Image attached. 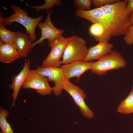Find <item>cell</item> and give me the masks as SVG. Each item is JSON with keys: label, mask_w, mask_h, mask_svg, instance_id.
I'll return each mask as SVG.
<instances>
[{"label": "cell", "mask_w": 133, "mask_h": 133, "mask_svg": "<svg viewBox=\"0 0 133 133\" xmlns=\"http://www.w3.org/2000/svg\"><path fill=\"white\" fill-rule=\"evenodd\" d=\"M89 33L96 41L99 42H109L111 38L102 25L98 23L92 25L89 29Z\"/></svg>", "instance_id": "obj_16"}, {"label": "cell", "mask_w": 133, "mask_h": 133, "mask_svg": "<svg viewBox=\"0 0 133 133\" xmlns=\"http://www.w3.org/2000/svg\"><path fill=\"white\" fill-rule=\"evenodd\" d=\"M75 14L78 17L87 20L93 23H98L101 25L111 38L116 36L113 26L100 7L86 11L77 9Z\"/></svg>", "instance_id": "obj_7"}, {"label": "cell", "mask_w": 133, "mask_h": 133, "mask_svg": "<svg viewBox=\"0 0 133 133\" xmlns=\"http://www.w3.org/2000/svg\"><path fill=\"white\" fill-rule=\"evenodd\" d=\"M93 62H84L77 61L61 66L66 80L76 77L78 81L81 76L86 71L91 70Z\"/></svg>", "instance_id": "obj_11"}, {"label": "cell", "mask_w": 133, "mask_h": 133, "mask_svg": "<svg viewBox=\"0 0 133 133\" xmlns=\"http://www.w3.org/2000/svg\"><path fill=\"white\" fill-rule=\"evenodd\" d=\"M30 60L29 58L24 60L23 68L19 73L12 78V82L9 85V88L13 90L11 97L13 101L11 107L14 106L20 88L25 81L27 73L30 70Z\"/></svg>", "instance_id": "obj_12"}, {"label": "cell", "mask_w": 133, "mask_h": 133, "mask_svg": "<svg viewBox=\"0 0 133 133\" xmlns=\"http://www.w3.org/2000/svg\"><path fill=\"white\" fill-rule=\"evenodd\" d=\"M32 42L29 36L26 34L22 32L16 33L13 45L21 58L27 57L30 50L33 48Z\"/></svg>", "instance_id": "obj_14"}, {"label": "cell", "mask_w": 133, "mask_h": 133, "mask_svg": "<svg viewBox=\"0 0 133 133\" xmlns=\"http://www.w3.org/2000/svg\"><path fill=\"white\" fill-rule=\"evenodd\" d=\"M75 5L78 9L84 11L90 10L92 0H73Z\"/></svg>", "instance_id": "obj_21"}, {"label": "cell", "mask_w": 133, "mask_h": 133, "mask_svg": "<svg viewBox=\"0 0 133 133\" xmlns=\"http://www.w3.org/2000/svg\"><path fill=\"white\" fill-rule=\"evenodd\" d=\"M4 26L0 22V41L4 43L13 45L16 33L6 29Z\"/></svg>", "instance_id": "obj_18"}, {"label": "cell", "mask_w": 133, "mask_h": 133, "mask_svg": "<svg viewBox=\"0 0 133 133\" xmlns=\"http://www.w3.org/2000/svg\"><path fill=\"white\" fill-rule=\"evenodd\" d=\"M9 114L8 111L2 108H0V133H14L10 124L7 122L6 117Z\"/></svg>", "instance_id": "obj_19"}, {"label": "cell", "mask_w": 133, "mask_h": 133, "mask_svg": "<svg viewBox=\"0 0 133 133\" xmlns=\"http://www.w3.org/2000/svg\"><path fill=\"white\" fill-rule=\"evenodd\" d=\"M35 70L38 73L47 77L48 81L54 82V85L52 87V89L55 96H59L61 94L66 80L60 67L41 66L38 67Z\"/></svg>", "instance_id": "obj_9"}, {"label": "cell", "mask_w": 133, "mask_h": 133, "mask_svg": "<svg viewBox=\"0 0 133 133\" xmlns=\"http://www.w3.org/2000/svg\"><path fill=\"white\" fill-rule=\"evenodd\" d=\"M44 3L42 5L37 6H33L25 3L28 6L36 10V11L40 10H45L48 12L49 9L51 8L54 5L61 6L62 5L61 1L60 0H45Z\"/></svg>", "instance_id": "obj_20"}, {"label": "cell", "mask_w": 133, "mask_h": 133, "mask_svg": "<svg viewBox=\"0 0 133 133\" xmlns=\"http://www.w3.org/2000/svg\"><path fill=\"white\" fill-rule=\"evenodd\" d=\"M63 89L65 90L71 96L84 116L89 119L94 118V113L85 103L84 100L86 95L82 89L79 86L74 84L69 80H66Z\"/></svg>", "instance_id": "obj_8"}, {"label": "cell", "mask_w": 133, "mask_h": 133, "mask_svg": "<svg viewBox=\"0 0 133 133\" xmlns=\"http://www.w3.org/2000/svg\"><path fill=\"white\" fill-rule=\"evenodd\" d=\"M72 36L67 38L60 35L54 40L48 41L51 50L46 58L42 63V67L49 66L59 67L61 66L60 58Z\"/></svg>", "instance_id": "obj_5"}, {"label": "cell", "mask_w": 133, "mask_h": 133, "mask_svg": "<svg viewBox=\"0 0 133 133\" xmlns=\"http://www.w3.org/2000/svg\"><path fill=\"white\" fill-rule=\"evenodd\" d=\"M117 0H92V3L94 6L100 7L106 5L113 3Z\"/></svg>", "instance_id": "obj_23"}, {"label": "cell", "mask_w": 133, "mask_h": 133, "mask_svg": "<svg viewBox=\"0 0 133 133\" xmlns=\"http://www.w3.org/2000/svg\"><path fill=\"white\" fill-rule=\"evenodd\" d=\"M48 81L47 78L37 72L35 70L30 69L22 87L33 89L41 95H50L52 92V87Z\"/></svg>", "instance_id": "obj_6"}, {"label": "cell", "mask_w": 133, "mask_h": 133, "mask_svg": "<svg viewBox=\"0 0 133 133\" xmlns=\"http://www.w3.org/2000/svg\"><path fill=\"white\" fill-rule=\"evenodd\" d=\"M130 20L132 25H133V11L130 14Z\"/></svg>", "instance_id": "obj_25"}, {"label": "cell", "mask_w": 133, "mask_h": 133, "mask_svg": "<svg viewBox=\"0 0 133 133\" xmlns=\"http://www.w3.org/2000/svg\"><path fill=\"white\" fill-rule=\"evenodd\" d=\"M86 44V41L83 38L76 35L72 36L64 51L61 64L83 61L88 52Z\"/></svg>", "instance_id": "obj_4"}, {"label": "cell", "mask_w": 133, "mask_h": 133, "mask_svg": "<svg viewBox=\"0 0 133 133\" xmlns=\"http://www.w3.org/2000/svg\"><path fill=\"white\" fill-rule=\"evenodd\" d=\"M127 0L100 7L107 17L115 31L116 36L125 35L132 25L130 20L131 12L127 8Z\"/></svg>", "instance_id": "obj_1"}, {"label": "cell", "mask_w": 133, "mask_h": 133, "mask_svg": "<svg viewBox=\"0 0 133 133\" xmlns=\"http://www.w3.org/2000/svg\"><path fill=\"white\" fill-rule=\"evenodd\" d=\"M11 9L14 11V13L10 17L4 18L0 14V22L4 25H10L13 23L16 22L23 25L25 28L26 33L32 41L34 42L36 39L35 31L37 25L43 18L40 16L36 18L30 17L28 13L23 9L14 4L10 5Z\"/></svg>", "instance_id": "obj_2"}, {"label": "cell", "mask_w": 133, "mask_h": 133, "mask_svg": "<svg viewBox=\"0 0 133 133\" xmlns=\"http://www.w3.org/2000/svg\"><path fill=\"white\" fill-rule=\"evenodd\" d=\"M113 47V44L108 42H99L96 45L88 49L87 54L83 61L88 62L95 60H98L111 52Z\"/></svg>", "instance_id": "obj_13"}, {"label": "cell", "mask_w": 133, "mask_h": 133, "mask_svg": "<svg viewBox=\"0 0 133 133\" xmlns=\"http://www.w3.org/2000/svg\"><path fill=\"white\" fill-rule=\"evenodd\" d=\"M50 11L48 12L46 20L43 23L39 22L37 26L41 31V37L37 41L32 43L33 48L37 44L42 43L45 39L48 41L54 40L59 36L62 35L65 31L56 27L51 22L50 18Z\"/></svg>", "instance_id": "obj_10"}, {"label": "cell", "mask_w": 133, "mask_h": 133, "mask_svg": "<svg viewBox=\"0 0 133 133\" xmlns=\"http://www.w3.org/2000/svg\"><path fill=\"white\" fill-rule=\"evenodd\" d=\"M131 90L133 91V81L132 82V89Z\"/></svg>", "instance_id": "obj_26"}, {"label": "cell", "mask_w": 133, "mask_h": 133, "mask_svg": "<svg viewBox=\"0 0 133 133\" xmlns=\"http://www.w3.org/2000/svg\"><path fill=\"white\" fill-rule=\"evenodd\" d=\"M121 114H129L133 113V91L131 90L128 95L120 102L117 109Z\"/></svg>", "instance_id": "obj_17"}, {"label": "cell", "mask_w": 133, "mask_h": 133, "mask_svg": "<svg viewBox=\"0 0 133 133\" xmlns=\"http://www.w3.org/2000/svg\"><path fill=\"white\" fill-rule=\"evenodd\" d=\"M126 65L121 53L112 51L97 61L93 62L90 70L92 73L101 76L109 70L124 68Z\"/></svg>", "instance_id": "obj_3"}, {"label": "cell", "mask_w": 133, "mask_h": 133, "mask_svg": "<svg viewBox=\"0 0 133 133\" xmlns=\"http://www.w3.org/2000/svg\"><path fill=\"white\" fill-rule=\"evenodd\" d=\"M21 58L13 45L4 43L0 41V61L7 64Z\"/></svg>", "instance_id": "obj_15"}, {"label": "cell", "mask_w": 133, "mask_h": 133, "mask_svg": "<svg viewBox=\"0 0 133 133\" xmlns=\"http://www.w3.org/2000/svg\"><path fill=\"white\" fill-rule=\"evenodd\" d=\"M123 39L127 45L130 46L133 45V25L124 35Z\"/></svg>", "instance_id": "obj_22"}, {"label": "cell", "mask_w": 133, "mask_h": 133, "mask_svg": "<svg viewBox=\"0 0 133 133\" xmlns=\"http://www.w3.org/2000/svg\"><path fill=\"white\" fill-rule=\"evenodd\" d=\"M127 8L131 13L133 11V0H127Z\"/></svg>", "instance_id": "obj_24"}]
</instances>
